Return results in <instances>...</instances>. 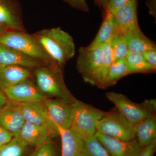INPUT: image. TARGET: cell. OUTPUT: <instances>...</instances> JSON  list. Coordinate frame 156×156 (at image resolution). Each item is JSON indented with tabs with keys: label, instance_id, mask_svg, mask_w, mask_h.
Masks as SVG:
<instances>
[{
	"label": "cell",
	"instance_id": "7a4b0ae2",
	"mask_svg": "<svg viewBox=\"0 0 156 156\" xmlns=\"http://www.w3.org/2000/svg\"><path fill=\"white\" fill-rule=\"evenodd\" d=\"M63 68H52L43 66L33 70L35 83L47 97L62 99L72 103L76 98L72 95L65 84Z\"/></svg>",
	"mask_w": 156,
	"mask_h": 156
},
{
	"label": "cell",
	"instance_id": "d6986e66",
	"mask_svg": "<svg viewBox=\"0 0 156 156\" xmlns=\"http://www.w3.org/2000/svg\"><path fill=\"white\" fill-rule=\"evenodd\" d=\"M136 138L141 147L156 140V115L148 117L135 126Z\"/></svg>",
	"mask_w": 156,
	"mask_h": 156
},
{
	"label": "cell",
	"instance_id": "9c48e42d",
	"mask_svg": "<svg viewBox=\"0 0 156 156\" xmlns=\"http://www.w3.org/2000/svg\"><path fill=\"white\" fill-rule=\"evenodd\" d=\"M137 0H133L113 13L114 32L124 34L139 30Z\"/></svg>",
	"mask_w": 156,
	"mask_h": 156
},
{
	"label": "cell",
	"instance_id": "1f68e13d",
	"mask_svg": "<svg viewBox=\"0 0 156 156\" xmlns=\"http://www.w3.org/2000/svg\"><path fill=\"white\" fill-rule=\"evenodd\" d=\"M14 135L0 126V147L9 142Z\"/></svg>",
	"mask_w": 156,
	"mask_h": 156
},
{
	"label": "cell",
	"instance_id": "f1b7e54d",
	"mask_svg": "<svg viewBox=\"0 0 156 156\" xmlns=\"http://www.w3.org/2000/svg\"><path fill=\"white\" fill-rule=\"evenodd\" d=\"M74 9L83 12H88L89 7L86 0H63Z\"/></svg>",
	"mask_w": 156,
	"mask_h": 156
},
{
	"label": "cell",
	"instance_id": "484cf974",
	"mask_svg": "<svg viewBox=\"0 0 156 156\" xmlns=\"http://www.w3.org/2000/svg\"><path fill=\"white\" fill-rule=\"evenodd\" d=\"M84 156H111L96 136L84 141Z\"/></svg>",
	"mask_w": 156,
	"mask_h": 156
},
{
	"label": "cell",
	"instance_id": "52a82bcc",
	"mask_svg": "<svg viewBox=\"0 0 156 156\" xmlns=\"http://www.w3.org/2000/svg\"><path fill=\"white\" fill-rule=\"evenodd\" d=\"M103 44L94 49L80 48L76 67L84 82L98 87L102 57Z\"/></svg>",
	"mask_w": 156,
	"mask_h": 156
},
{
	"label": "cell",
	"instance_id": "7c38bea8",
	"mask_svg": "<svg viewBox=\"0 0 156 156\" xmlns=\"http://www.w3.org/2000/svg\"><path fill=\"white\" fill-rule=\"evenodd\" d=\"M25 122L20 103L9 101L0 110V126L14 136L18 135Z\"/></svg>",
	"mask_w": 156,
	"mask_h": 156
},
{
	"label": "cell",
	"instance_id": "d4e9b609",
	"mask_svg": "<svg viewBox=\"0 0 156 156\" xmlns=\"http://www.w3.org/2000/svg\"><path fill=\"white\" fill-rule=\"evenodd\" d=\"M110 42L114 61L126 59L129 51L125 34L114 33Z\"/></svg>",
	"mask_w": 156,
	"mask_h": 156
},
{
	"label": "cell",
	"instance_id": "30bf717a",
	"mask_svg": "<svg viewBox=\"0 0 156 156\" xmlns=\"http://www.w3.org/2000/svg\"><path fill=\"white\" fill-rule=\"evenodd\" d=\"M95 136L111 156H137L142 149L136 138L123 140L97 132Z\"/></svg>",
	"mask_w": 156,
	"mask_h": 156
},
{
	"label": "cell",
	"instance_id": "277c9868",
	"mask_svg": "<svg viewBox=\"0 0 156 156\" xmlns=\"http://www.w3.org/2000/svg\"><path fill=\"white\" fill-rule=\"evenodd\" d=\"M105 112L76 99L72 103L71 129L83 140L95 136L98 122Z\"/></svg>",
	"mask_w": 156,
	"mask_h": 156
},
{
	"label": "cell",
	"instance_id": "4316f807",
	"mask_svg": "<svg viewBox=\"0 0 156 156\" xmlns=\"http://www.w3.org/2000/svg\"><path fill=\"white\" fill-rule=\"evenodd\" d=\"M30 156H57L56 147L52 140L35 147Z\"/></svg>",
	"mask_w": 156,
	"mask_h": 156
},
{
	"label": "cell",
	"instance_id": "7402d4cb",
	"mask_svg": "<svg viewBox=\"0 0 156 156\" xmlns=\"http://www.w3.org/2000/svg\"><path fill=\"white\" fill-rule=\"evenodd\" d=\"M128 75L125 59L114 61L110 66L100 88L105 89L114 86L120 79Z\"/></svg>",
	"mask_w": 156,
	"mask_h": 156
},
{
	"label": "cell",
	"instance_id": "8992f818",
	"mask_svg": "<svg viewBox=\"0 0 156 156\" xmlns=\"http://www.w3.org/2000/svg\"><path fill=\"white\" fill-rule=\"evenodd\" d=\"M96 132L123 140L136 138L135 126L127 121L115 107L98 122Z\"/></svg>",
	"mask_w": 156,
	"mask_h": 156
},
{
	"label": "cell",
	"instance_id": "8fae6325",
	"mask_svg": "<svg viewBox=\"0 0 156 156\" xmlns=\"http://www.w3.org/2000/svg\"><path fill=\"white\" fill-rule=\"evenodd\" d=\"M50 119L57 128L69 129L72 122V103L56 98H47L43 102Z\"/></svg>",
	"mask_w": 156,
	"mask_h": 156
},
{
	"label": "cell",
	"instance_id": "ac0fdd59",
	"mask_svg": "<svg viewBox=\"0 0 156 156\" xmlns=\"http://www.w3.org/2000/svg\"><path fill=\"white\" fill-rule=\"evenodd\" d=\"M61 142V156H84V141L71 128H57Z\"/></svg>",
	"mask_w": 156,
	"mask_h": 156
},
{
	"label": "cell",
	"instance_id": "cb8c5ba5",
	"mask_svg": "<svg viewBox=\"0 0 156 156\" xmlns=\"http://www.w3.org/2000/svg\"><path fill=\"white\" fill-rule=\"evenodd\" d=\"M28 146L19 136H14L9 142L0 147V156H24Z\"/></svg>",
	"mask_w": 156,
	"mask_h": 156
},
{
	"label": "cell",
	"instance_id": "d590c367",
	"mask_svg": "<svg viewBox=\"0 0 156 156\" xmlns=\"http://www.w3.org/2000/svg\"><path fill=\"white\" fill-rule=\"evenodd\" d=\"M104 0H94L95 5L99 7H101Z\"/></svg>",
	"mask_w": 156,
	"mask_h": 156
},
{
	"label": "cell",
	"instance_id": "44dd1931",
	"mask_svg": "<svg viewBox=\"0 0 156 156\" xmlns=\"http://www.w3.org/2000/svg\"><path fill=\"white\" fill-rule=\"evenodd\" d=\"M125 36L129 52L143 53L156 49V44L146 36L140 29L128 33Z\"/></svg>",
	"mask_w": 156,
	"mask_h": 156
},
{
	"label": "cell",
	"instance_id": "603a6c76",
	"mask_svg": "<svg viewBox=\"0 0 156 156\" xmlns=\"http://www.w3.org/2000/svg\"><path fill=\"white\" fill-rule=\"evenodd\" d=\"M125 60L129 75L150 73L156 72V70L147 62L142 53L129 52Z\"/></svg>",
	"mask_w": 156,
	"mask_h": 156
},
{
	"label": "cell",
	"instance_id": "4dcf8cb0",
	"mask_svg": "<svg viewBox=\"0 0 156 156\" xmlns=\"http://www.w3.org/2000/svg\"><path fill=\"white\" fill-rule=\"evenodd\" d=\"M156 151V140L149 145L142 148L137 156H154Z\"/></svg>",
	"mask_w": 156,
	"mask_h": 156
},
{
	"label": "cell",
	"instance_id": "2e32d148",
	"mask_svg": "<svg viewBox=\"0 0 156 156\" xmlns=\"http://www.w3.org/2000/svg\"><path fill=\"white\" fill-rule=\"evenodd\" d=\"M57 135H58V133L48 127L25 122L17 136L28 146L35 147Z\"/></svg>",
	"mask_w": 156,
	"mask_h": 156
},
{
	"label": "cell",
	"instance_id": "5b68a950",
	"mask_svg": "<svg viewBox=\"0 0 156 156\" xmlns=\"http://www.w3.org/2000/svg\"><path fill=\"white\" fill-rule=\"evenodd\" d=\"M106 97L130 124L135 126L147 118L155 115L156 101L146 100L141 104L131 101L126 95L114 92H107Z\"/></svg>",
	"mask_w": 156,
	"mask_h": 156
},
{
	"label": "cell",
	"instance_id": "836d02e7",
	"mask_svg": "<svg viewBox=\"0 0 156 156\" xmlns=\"http://www.w3.org/2000/svg\"><path fill=\"white\" fill-rule=\"evenodd\" d=\"M8 101L9 100L7 99L2 89L0 88V110L2 109L5 106Z\"/></svg>",
	"mask_w": 156,
	"mask_h": 156
},
{
	"label": "cell",
	"instance_id": "4fadbf2b",
	"mask_svg": "<svg viewBox=\"0 0 156 156\" xmlns=\"http://www.w3.org/2000/svg\"><path fill=\"white\" fill-rule=\"evenodd\" d=\"M20 104L25 122L48 127L58 134V129L50 119L43 102H24Z\"/></svg>",
	"mask_w": 156,
	"mask_h": 156
},
{
	"label": "cell",
	"instance_id": "83f0119b",
	"mask_svg": "<svg viewBox=\"0 0 156 156\" xmlns=\"http://www.w3.org/2000/svg\"><path fill=\"white\" fill-rule=\"evenodd\" d=\"M132 1L133 0H104L101 7L105 6L113 14L118 9Z\"/></svg>",
	"mask_w": 156,
	"mask_h": 156
},
{
	"label": "cell",
	"instance_id": "e575fe53",
	"mask_svg": "<svg viewBox=\"0 0 156 156\" xmlns=\"http://www.w3.org/2000/svg\"><path fill=\"white\" fill-rule=\"evenodd\" d=\"M9 30H10L7 28L5 26L3 25L2 24L0 23V36H1L2 34L4 33Z\"/></svg>",
	"mask_w": 156,
	"mask_h": 156
},
{
	"label": "cell",
	"instance_id": "9a60e30c",
	"mask_svg": "<svg viewBox=\"0 0 156 156\" xmlns=\"http://www.w3.org/2000/svg\"><path fill=\"white\" fill-rule=\"evenodd\" d=\"M0 65H15L34 70L44 64L16 49L0 44Z\"/></svg>",
	"mask_w": 156,
	"mask_h": 156
},
{
	"label": "cell",
	"instance_id": "3957f363",
	"mask_svg": "<svg viewBox=\"0 0 156 156\" xmlns=\"http://www.w3.org/2000/svg\"><path fill=\"white\" fill-rule=\"evenodd\" d=\"M0 44L40 60L46 66L52 68L60 66L51 59L34 37L26 32L7 31L0 36Z\"/></svg>",
	"mask_w": 156,
	"mask_h": 156
},
{
	"label": "cell",
	"instance_id": "f546056e",
	"mask_svg": "<svg viewBox=\"0 0 156 156\" xmlns=\"http://www.w3.org/2000/svg\"><path fill=\"white\" fill-rule=\"evenodd\" d=\"M142 54L147 62L156 70V49L148 50Z\"/></svg>",
	"mask_w": 156,
	"mask_h": 156
},
{
	"label": "cell",
	"instance_id": "5bb4252c",
	"mask_svg": "<svg viewBox=\"0 0 156 156\" xmlns=\"http://www.w3.org/2000/svg\"><path fill=\"white\" fill-rule=\"evenodd\" d=\"M0 23L10 30L26 32L16 0H0Z\"/></svg>",
	"mask_w": 156,
	"mask_h": 156
},
{
	"label": "cell",
	"instance_id": "ffe728a7",
	"mask_svg": "<svg viewBox=\"0 0 156 156\" xmlns=\"http://www.w3.org/2000/svg\"><path fill=\"white\" fill-rule=\"evenodd\" d=\"M103 8V20L97 35L92 42L87 46L89 49H94L103 44L111 38L114 32L113 15L105 6Z\"/></svg>",
	"mask_w": 156,
	"mask_h": 156
},
{
	"label": "cell",
	"instance_id": "6da1fadb",
	"mask_svg": "<svg viewBox=\"0 0 156 156\" xmlns=\"http://www.w3.org/2000/svg\"><path fill=\"white\" fill-rule=\"evenodd\" d=\"M33 35L54 62L64 67L66 62L76 54V46L72 37L61 27L45 29Z\"/></svg>",
	"mask_w": 156,
	"mask_h": 156
},
{
	"label": "cell",
	"instance_id": "d6a6232c",
	"mask_svg": "<svg viewBox=\"0 0 156 156\" xmlns=\"http://www.w3.org/2000/svg\"><path fill=\"white\" fill-rule=\"evenodd\" d=\"M147 5L149 9V13L151 15L156 17V0H147Z\"/></svg>",
	"mask_w": 156,
	"mask_h": 156
},
{
	"label": "cell",
	"instance_id": "ba28073f",
	"mask_svg": "<svg viewBox=\"0 0 156 156\" xmlns=\"http://www.w3.org/2000/svg\"><path fill=\"white\" fill-rule=\"evenodd\" d=\"M2 90L8 100L18 103L43 102L48 98L39 90L31 78Z\"/></svg>",
	"mask_w": 156,
	"mask_h": 156
},
{
	"label": "cell",
	"instance_id": "e0dca14e",
	"mask_svg": "<svg viewBox=\"0 0 156 156\" xmlns=\"http://www.w3.org/2000/svg\"><path fill=\"white\" fill-rule=\"evenodd\" d=\"M33 70L15 65H0V88L6 89L31 78Z\"/></svg>",
	"mask_w": 156,
	"mask_h": 156
}]
</instances>
